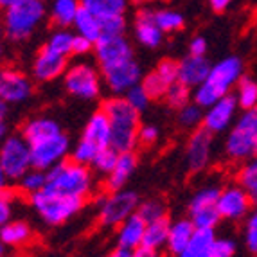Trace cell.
Masks as SVG:
<instances>
[{
  "mask_svg": "<svg viewBox=\"0 0 257 257\" xmlns=\"http://www.w3.org/2000/svg\"><path fill=\"white\" fill-rule=\"evenodd\" d=\"M104 111L111 124L110 148L117 153L133 151L139 144V111L126 101L124 95H113L103 103Z\"/></svg>",
  "mask_w": 257,
  "mask_h": 257,
  "instance_id": "6da1fadb",
  "label": "cell"
},
{
  "mask_svg": "<svg viewBox=\"0 0 257 257\" xmlns=\"http://www.w3.org/2000/svg\"><path fill=\"white\" fill-rule=\"evenodd\" d=\"M243 61L236 56L223 58L212 65L207 79L193 88V101L202 108H209L221 97L230 94V90L243 77Z\"/></svg>",
  "mask_w": 257,
  "mask_h": 257,
  "instance_id": "7a4b0ae2",
  "label": "cell"
},
{
  "mask_svg": "<svg viewBox=\"0 0 257 257\" xmlns=\"http://www.w3.org/2000/svg\"><path fill=\"white\" fill-rule=\"evenodd\" d=\"M47 187L67 196L85 200L94 189V175L88 166L63 160L47 171Z\"/></svg>",
  "mask_w": 257,
  "mask_h": 257,
  "instance_id": "3957f363",
  "label": "cell"
},
{
  "mask_svg": "<svg viewBox=\"0 0 257 257\" xmlns=\"http://www.w3.org/2000/svg\"><path fill=\"white\" fill-rule=\"evenodd\" d=\"M225 153L232 162H246L257 157V106L237 117L225 139Z\"/></svg>",
  "mask_w": 257,
  "mask_h": 257,
  "instance_id": "277c9868",
  "label": "cell"
},
{
  "mask_svg": "<svg viewBox=\"0 0 257 257\" xmlns=\"http://www.w3.org/2000/svg\"><path fill=\"white\" fill-rule=\"evenodd\" d=\"M45 13L47 11H45L43 0H22L13 8L6 9L2 17L6 36L13 42L27 40L42 24Z\"/></svg>",
  "mask_w": 257,
  "mask_h": 257,
  "instance_id": "5b68a950",
  "label": "cell"
},
{
  "mask_svg": "<svg viewBox=\"0 0 257 257\" xmlns=\"http://www.w3.org/2000/svg\"><path fill=\"white\" fill-rule=\"evenodd\" d=\"M83 203L85 200L67 196V194H61L49 187L42 189L40 193L31 196V205L36 210V214L52 227L74 218L81 210Z\"/></svg>",
  "mask_w": 257,
  "mask_h": 257,
  "instance_id": "8992f818",
  "label": "cell"
},
{
  "mask_svg": "<svg viewBox=\"0 0 257 257\" xmlns=\"http://www.w3.org/2000/svg\"><path fill=\"white\" fill-rule=\"evenodd\" d=\"M97 203H99V212H97L99 225L111 228V227H119L128 216H132L133 212H137V207L141 202H139V196L133 191H122L120 189V191L108 193Z\"/></svg>",
  "mask_w": 257,
  "mask_h": 257,
  "instance_id": "52a82bcc",
  "label": "cell"
},
{
  "mask_svg": "<svg viewBox=\"0 0 257 257\" xmlns=\"http://www.w3.org/2000/svg\"><path fill=\"white\" fill-rule=\"evenodd\" d=\"M0 166L8 173L9 180H18L33 167L31 144L20 135H9L0 146Z\"/></svg>",
  "mask_w": 257,
  "mask_h": 257,
  "instance_id": "ba28073f",
  "label": "cell"
},
{
  "mask_svg": "<svg viewBox=\"0 0 257 257\" xmlns=\"http://www.w3.org/2000/svg\"><path fill=\"white\" fill-rule=\"evenodd\" d=\"M63 83L67 92L77 99L92 101L101 94V76L97 69L88 63H76L65 70Z\"/></svg>",
  "mask_w": 257,
  "mask_h": 257,
  "instance_id": "9c48e42d",
  "label": "cell"
},
{
  "mask_svg": "<svg viewBox=\"0 0 257 257\" xmlns=\"http://www.w3.org/2000/svg\"><path fill=\"white\" fill-rule=\"evenodd\" d=\"M70 151V141L63 132L49 137L42 142H36L31 146V157H33V167L49 171L51 167L58 166L67 159Z\"/></svg>",
  "mask_w": 257,
  "mask_h": 257,
  "instance_id": "30bf717a",
  "label": "cell"
},
{
  "mask_svg": "<svg viewBox=\"0 0 257 257\" xmlns=\"http://www.w3.org/2000/svg\"><path fill=\"white\" fill-rule=\"evenodd\" d=\"M252 198L246 194L239 184H230L219 189V196L216 207L221 216V219L228 221H239L250 214V207H252Z\"/></svg>",
  "mask_w": 257,
  "mask_h": 257,
  "instance_id": "8fae6325",
  "label": "cell"
},
{
  "mask_svg": "<svg viewBox=\"0 0 257 257\" xmlns=\"http://www.w3.org/2000/svg\"><path fill=\"white\" fill-rule=\"evenodd\" d=\"M101 74H103V81L115 95H124L130 88L141 83L142 77L141 67L133 58L101 69Z\"/></svg>",
  "mask_w": 257,
  "mask_h": 257,
  "instance_id": "7c38bea8",
  "label": "cell"
},
{
  "mask_svg": "<svg viewBox=\"0 0 257 257\" xmlns=\"http://www.w3.org/2000/svg\"><path fill=\"white\" fill-rule=\"evenodd\" d=\"M33 94V81L17 69H0V99L6 103H24Z\"/></svg>",
  "mask_w": 257,
  "mask_h": 257,
  "instance_id": "4fadbf2b",
  "label": "cell"
},
{
  "mask_svg": "<svg viewBox=\"0 0 257 257\" xmlns=\"http://www.w3.org/2000/svg\"><path fill=\"white\" fill-rule=\"evenodd\" d=\"M237 101L236 95H225L219 101H216L214 104H210L209 108H205V115H203V128L209 130L212 135L214 133H221L234 124L237 113Z\"/></svg>",
  "mask_w": 257,
  "mask_h": 257,
  "instance_id": "5bb4252c",
  "label": "cell"
},
{
  "mask_svg": "<svg viewBox=\"0 0 257 257\" xmlns=\"http://www.w3.org/2000/svg\"><path fill=\"white\" fill-rule=\"evenodd\" d=\"M95 58L99 61L101 69H106L111 65L120 63V61L132 60L133 51L132 45L124 36H101L94 45Z\"/></svg>",
  "mask_w": 257,
  "mask_h": 257,
  "instance_id": "9a60e30c",
  "label": "cell"
},
{
  "mask_svg": "<svg viewBox=\"0 0 257 257\" xmlns=\"http://www.w3.org/2000/svg\"><path fill=\"white\" fill-rule=\"evenodd\" d=\"M212 155V133L207 128H200L189 137L185 160L191 171H202L209 166Z\"/></svg>",
  "mask_w": 257,
  "mask_h": 257,
  "instance_id": "2e32d148",
  "label": "cell"
},
{
  "mask_svg": "<svg viewBox=\"0 0 257 257\" xmlns=\"http://www.w3.org/2000/svg\"><path fill=\"white\" fill-rule=\"evenodd\" d=\"M65 70H67V56L58 54L49 47L40 49L33 61V77L40 83L54 81L63 76Z\"/></svg>",
  "mask_w": 257,
  "mask_h": 257,
  "instance_id": "e0dca14e",
  "label": "cell"
},
{
  "mask_svg": "<svg viewBox=\"0 0 257 257\" xmlns=\"http://www.w3.org/2000/svg\"><path fill=\"white\" fill-rule=\"evenodd\" d=\"M210 69L212 65L209 63L205 56L189 54L182 61H178V81L187 85L189 88H196L207 79Z\"/></svg>",
  "mask_w": 257,
  "mask_h": 257,
  "instance_id": "ac0fdd59",
  "label": "cell"
},
{
  "mask_svg": "<svg viewBox=\"0 0 257 257\" xmlns=\"http://www.w3.org/2000/svg\"><path fill=\"white\" fill-rule=\"evenodd\" d=\"M144 232H146V221L139 212H133L117 227V244L120 248L133 252L144 241Z\"/></svg>",
  "mask_w": 257,
  "mask_h": 257,
  "instance_id": "d6986e66",
  "label": "cell"
},
{
  "mask_svg": "<svg viewBox=\"0 0 257 257\" xmlns=\"http://www.w3.org/2000/svg\"><path fill=\"white\" fill-rule=\"evenodd\" d=\"M85 141L92 142L94 146H97L99 150L103 148H110L111 142V124L108 115L103 110L95 111L94 115L88 119L85 130H83V137Z\"/></svg>",
  "mask_w": 257,
  "mask_h": 257,
  "instance_id": "ffe728a7",
  "label": "cell"
},
{
  "mask_svg": "<svg viewBox=\"0 0 257 257\" xmlns=\"http://www.w3.org/2000/svg\"><path fill=\"white\" fill-rule=\"evenodd\" d=\"M137 169V157L133 151H126V153H119L115 167L111 169V173L106 176V191L113 193V191H120L124 187L126 182L132 178V175Z\"/></svg>",
  "mask_w": 257,
  "mask_h": 257,
  "instance_id": "44dd1931",
  "label": "cell"
},
{
  "mask_svg": "<svg viewBox=\"0 0 257 257\" xmlns=\"http://www.w3.org/2000/svg\"><path fill=\"white\" fill-rule=\"evenodd\" d=\"M58 133H61L60 124L51 117H35L22 126V137L26 139L31 146L49 137H54Z\"/></svg>",
  "mask_w": 257,
  "mask_h": 257,
  "instance_id": "7402d4cb",
  "label": "cell"
},
{
  "mask_svg": "<svg viewBox=\"0 0 257 257\" xmlns=\"http://www.w3.org/2000/svg\"><path fill=\"white\" fill-rule=\"evenodd\" d=\"M135 36H137L139 43L148 49L159 47L164 40V33L159 29V26L151 18L150 9H144L137 15V22H135Z\"/></svg>",
  "mask_w": 257,
  "mask_h": 257,
  "instance_id": "603a6c76",
  "label": "cell"
},
{
  "mask_svg": "<svg viewBox=\"0 0 257 257\" xmlns=\"http://www.w3.org/2000/svg\"><path fill=\"white\" fill-rule=\"evenodd\" d=\"M35 232L31 228L29 223L20 221V219H9L6 225L0 227V241L6 246H26L33 241Z\"/></svg>",
  "mask_w": 257,
  "mask_h": 257,
  "instance_id": "cb8c5ba5",
  "label": "cell"
},
{
  "mask_svg": "<svg viewBox=\"0 0 257 257\" xmlns=\"http://www.w3.org/2000/svg\"><path fill=\"white\" fill-rule=\"evenodd\" d=\"M194 230H196V227H194V223L191 221V218L189 219L182 218V219L173 221L171 225H169V234H167L166 248L171 253H175V255H178V253L189 244Z\"/></svg>",
  "mask_w": 257,
  "mask_h": 257,
  "instance_id": "d4e9b609",
  "label": "cell"
},
{
  "mask_svg": "<svg viewBox=\"0 0 257 257\" xmlns=\"http://www.w3.org/2000/svg\"><path fill=\"white\" fill-rule=\"evenodd\" d=\"M214 241V228H196L189 244L176 257H212Z\"/></svg>",
  "mask_w": 257,
  "mask_h": 257,
  "instance_id": "484cf974",
  "label": "cell"
},
{
  "mask_svg": "<svg viewBox=\"0 0 257 257\" xmlns=\"http://www.w3.org/2000/svg\"><path fill=\"white\" fill-rule=\"evenodd\" d=\"M81 9L79 0H54L51 6V22L58 29H67L74 24L77 13Z\"/></svg>",
  "mask_w": 257,
  "mask_h": 257,
  "instance_id": "4316f807",
  "label": "cell"
},
{
  "mask_svg": "<svg viewBox=\"0 0 257 257\" xmlns=\"http://www.w3.org/2000/svg\"><path fill=\"white\" fill-rule=\"evenodd\" d=\"M72 26L76 29V35L85 36L86 40H90L94 43L103 36V20L90 11H86L85 8L79 9Z\"/></svg>",
  "mask_w": 257,
  "mask_h": 257,
  "instance_id": "83f0119b",
  "label": "cell"
},
{
  "mask_svg": "<svg viewBox=\"0 0 257 257\" xmlns=\"http://www.w3.org/2000/svg\"><path fill=\"white\" fill-rule=\"evenodd\" d=\"M81 8L94 13L101 20L110 17H122L126 11V0H79Z\"/></svg>",
  "mask_w": 257,
  "mask_h": 257,
  "instance_id": "f1b7e54d",
  "label": "cell"
},
{
  "mask_svg": "<svg viewBox=\"0 0 257 257\" xmlns=\"http://www.w3.org/2000/svg\"><path fill=\"white\" fill-rule=\"evenodd\" d=\"M169 219L162 218L157 219V221L146 223V232H144V241L142 244L144 246H150V248L160 250L167 244V234H169Z\"/></svg>",
  "mask_w": 257,
  "mask_h": 257,
  "instance_id": "f546056e",
  "label": "cell"
},
{
  "mask_svg": "<svg viewBox=\"0 0 257 257\" xmlns=\"http://www.w3.org/2000/svg\"><path fill=\"white\" fill-rule=\"evenodd\" d=\"M151 18L159 26V29L164 35L167 33H178L180 29H184L185 18L182 17V13L175 11V9H150Z\"/></svg>",
  "mask_w": 257,
  "mask_h": 257,
  "instance_id": "4dcf8cb0",
  "label": "cell"
},
{
  "mask_svg": "<svg viewBox=\"0 0 257 257\" xmlns=\"http://www.w3.org/2000/svg\"><path fill=\"white\" fill-rule=\"evenodd\" d=\"M45 187H47V171H42L36 167H31L26 175H22L18 178V189L29 198Z\"/></svg>",
  "mask_w": 257,
  "mask_h": 257,
  "instance_id": "1f68e13d",
  "label": "cell"
},
{
  "mask_svg": "<svg viewBox=\"0 0 257 257\" xmlns=\"http://www.w3.org/2000/svg\"><path fill=\"white\" fill-rule=\"evenodd\" d=\"M237 184L246 191L252 202L257 203V157L246 160L237 173Z\"/></svg>",
  "mask_w": 257,
  "mask_h": 257,
  "instance_id": "d6a6232c",
  "label": "cell"
},
{
  "mask_svg": "<svg viewBox=\"0 0 257 257\" xmlns=\"http://www.w3.org/2000/svg\"><path fill=\"white\" fill-rule=\"evenodd\" d=\"M236 101L241 110H252L257 106V81L250 77H241L236 85Z\"/></svg>",
  "mask_w": 257,
  "mask_h": 257,
  "instance_id": "836d02e7",
  "label": "cell"
},
{
  "mask_svg": "<svg viewBox=\"0 0 257 257\" xmlns=\"http://www.w3.org/2000/svg\"><path fill=\"white\" fill-rule=\"evenodd\" d=\"M189 218L196 228H216V225L221 221V216H219L216 205L189 209Z\"/></svg>",
  "mask_w": 257,
  "mask_h": 257,
  "instance_id": "e575fe53",
  "label": "cell"
},
{
  "mask_svg": "<svg viewBox=\"0 0 257 257\" xmlns=\"http://www.w3.org/2000/svg\"><path fill=\"white\" fill-rule=\"evenodd\" d=\"M74 36L70 31L67 29H58L54 31L51 36H49L47 43H45V47H49L51 51L58 52L61 56H67L69 58L72 54V43H74Z\"/></svg>",
  "mask_w": 257,
  "mask_h": 257,
  "instance_id": "d590c367",
  "label": "cell"
},
{
  "mask_svg": "<svg viewBox=\"0 0 257 257\" xmlns=\"http://www.w3.org/2000/svg\"><path fill=\"white\" fill-rule=\"evenodd\" d=\"M191 97H193V92H191V88H189L187 85H184L182 81H176V83H173V85H169L166 95H164L166 103L171 108H178V110H180L182 106H185L187 103H191Z\"/></svg>",
  "mask_w": 257,
  "mask_h": 257,
  "instance_id": "8d00e7d4",
  "label": "cell"
},
{
  "mask_svg": "<svg viewBox=\"0 0 257 257\" xmlns=\"http://www.w3.org/2000/svg\"><path fill=\"white\" fill-rule=\"evenodd\" d=\"M203 115H205L203 108L193 101L178 110V122L182 128H196L198 124L203 122Z\"/></svg>",
  "mask_w": 257,
  "mask_h": 257,
  "instance_id": "74e56055",
  "label": "cell"
},
{
  "mask_svg": "<svg viewBox=\"0 0 257 257\" xmlns=\"http://www.w3.org/2000/svg\"><path fill=\"white\" fill-rule=\"evenodd\" d=\"M137 212L144 218V221H157V219L166 218V205H164L162 200H157V198H151L146 202L139 203Z\"/></svg>",
  "mask_w": 257,
  "mask_h": 257,
  "instance_id": "f35d334b",
  "label": "cell"
},
{
  "mask_svg": "<svg viewBox=\"0 0 257 257\" xmlns=\"http://www.w3.org/2000/svg\"><path fill=\"white\" fill-rule=\"evenodd\" d=\"M117 159H119V153H117L113 148H103V150H99L97 157L94 159L92 162V167H94L95 171L101 173V175H110L111 169L115 167Z\"/></svg>",
  "mask_w": 257,
  "mask_h": 257,
  "instance_id": "ab89813d",
  "label": "cell"
},
{
  "mask_svg": "<svg viewBox=\"0 0 257 257\" xmlns=\"http://www.w3.org/2000/svg\"><path fill=\"white\" fill-rule=\"evenodd\" d=\"M97 153H99L97 146H94L92 142L81 139L72 150V160L77 164H83V166H92V162H94V159L97 157Z\"/></svg>",
  "mask_w": 257,
  "mask_h": 257,
  "instance_id": "60d3db41",
  "label": "cell"
},
{
  "mask_svg": "<svg viewBox=\"0 0 257 257\" xmlns=\"http://www.w3.org/2000/svg\"><path fill=\"white\" fill-rule=\"evenodd\" d=\"M142 86L146 88L148 95H150L151 99H160L166 95L167 88H169V85H167L166 81H164L162 77L159 76V74L155 72H150L144 79H142Z\"/></svg>",
  "mask_w": 257,
  "mask_h": 257,
  "instance_id": "b9f144b4",
  "label": "cell"
},
{
  "mask_svg": "<svg viewBox=\"0 0 257 257\" xmlns=\"http://www.w3.org/2000/svg\"><path fill=\"white\" fill-rule=\"evenodd\" d=\"M124 97H126V101L139 111V113L146 110L151 103V97L148 95L146 88L142 86V83H139V85H135L133 88H130V90L124 94Z\"/></svg>",
  "mask_w": 257,
  "mask_h": 257,
  "instance_id": "7bdbcfd3",
  "label": "cell"
},
{
  "mask_svg": "<svg viewBox=\"0 0 257 257\" xmlns=\"http://www.w3.org/2000/svg\"><path fill=\"white\" fill-rule=\"evenodd\" d=\"M244 244L250 253L257 255V207L246 216L244 223Z\"/></svg>",
  "mask_w": 257,
  "mask_h": 257,
  "instance_id": "ee69618b",
  "label": "cell"
},
{
  "mask_svg": "<svg viewBox=\"0 0 257 257\" xmlns=\"http://www.w3.org/2000/svg\"><path fill=\"white\" fill-rule=\"evenodd\" d=\"M155 72L159 74V76L162 77L167 85H173V83L178 81V61H175V60H162L159 65H157Z\"/></svg>",
  "mask_w": 257,
  "mask_h": 257,
  "instance_id": "f6af8a7d",
  "label": "cell"
},
{
  "mask_svg": "<svg viewBox=\"0 0 257 257\" xmlns=\"http://www.w3.org/2000/svg\"><path fill=\"white\" fill-rule=\"evenodd\" d=\"M124 29V17H110L103 20V36H120Z\"/></svg>",
  "mask_w": 257,
  "mask_h": 257,
  "instance_id": "bcb514c9",
  "label": "cell"
},
{
  "mask_svg": "<svg viewBox=\"0 0 257 257\" xmlns=\"http://www.w3.org/2000/svg\"><path fill=\"white\" fill-rule=\"evenodd\" d=\"M236 253V243L225 237H216L212 244V257H234Z\"/></svg>",
  "mask_w": 257,
  "mask_h": 257,
  "instance_id": "7dc6e473",
  "label": "cell"
},
{
  "mask_svg": "<svg viewBox=\"0 0 257 257\" xmlns=\"http://www.w3.org/2000/svg\"><path fill=\"white\" fill-rule=\"evenodd\" d=\"M159 137H160V132L157 126L142 124L139 128V144H142V146H153V144H157Z\"/></svg>",
  "mask_w": 257,
  "mask_h": 257,
  "instance_id": "c3c4849f",
  "label": "cell"
},
{
  "mask_svg": "<svg viewBox=\"0 0 257 257\" xmlns=\"http://www.w3.org/2000/svg\"><path fill=\"white\" fill-rule=\"evenodd\" d=\"M13 205H11V194L8 191H0V227L11 219Z\"/></svg>",
  "mask_w": 257,
  "mask_h": 257,
  "instance_id": "681fc988",
  "label": "cell"
},
{
  "mask_svg": "<svg viewBox=\"0 0 257 257\" xmlns=\"http://www.w3.org/2000/svg\"><path fill=\"white\" fill-rule=\"evenodd\" d=\"M94 45L95 43L90 42V40H86L85 36L76 35L74 36V43H72V54L74 56H85L90 51H94Z\"/></svg>",
  "mask_w": 257,
  "mask_h": 257,
  "instance_id": "f907efd6",
  "label": "cell"
},
{
  "mask_svg": "<svg viewBox=\"0 0 257 257\" xmlns=\"http://www.w3.org/2000/svg\"><path fill=\"white\" fill-rule=\"evenodd\" d=\"M207 52V40L203 36H194L189 42V54L193 56H205Z\"/></svg>",
  "mask_w": 257,
  "mask_h": 257,
  "instance_id": "816d5d0a",
  "label": "cell"
},
{
  "mask_svg": "<svg viewBox=\"0 0 257 257\" xmlns=\"http://www.w3.org/2000/svg\"><path fill=\"white\" fill-rule=\"evenodd\" d=\"M133 257H160V253H159V250L150 248V246H144V244H141L139 248L133 250Z\"/></svg>",
  "mask_w": 257,
  "mask_h": 257,
  "instance_id": "f5cc1de1",
  "label": "cell"
},
{
  "mask_svg": "<svg viewBox=\"0 0 257 257\" xmlns=\"http://www.w3.org/2000/svg\"><path fill=\"white\" fill-rule=\"evenodd\" d=\"M230 4H232V0H209L210 9L216 11V13H223V11H227Z\"/></svg>",
  "mask_w": 257,
  "mask_h": 257,
  "instance_id": "db71d44e",
  "label": "cell"
},
{
  "mask_svg": "<svg viewBox=\"0 0 257 257\" xmlns=\"http://www.w3.org/2000/svg\"><path fill=\"white\" fill-rule=\"evenodd\" d=\"M106 257H133V252L132 250H126V248H115L113 252H110Z\"/></svg>",
  "mask_w": 257,
  "mask_h": 257,
  "instance_id": "11a10c76",
  "label": "cell"
},
{
  "mask_svg": "<svg viewBox=\"0 0 257 257\" xmlns=\"http://www.w3.org/2000/svg\"><path fill=\"white\" fill-rule=\"evenodd\" d=\"M6 117H8V103L0 99V126L6 124Z\"/></svg>",
  "mask_w": 257,
  "mask_h": 257,
  "instance_id": "9f6ffc18",
  "label": "cell"
},
{
  "mask_svg": "<svg viewBox=\"0 0 257 257\" xmlns=\"http://www.w3.org/2000/svg\"><path fill=\"white\" fill-rule=\"evenodd\" d=\"M8 182H9L8 173L4 171V167L0 166V191H6V187H8Z\"/></svg>",
  "mask_w": 257,
  "mask_h": 257,
  "instance_id": "6f0895ef",
  "label": "cell"
},
{
  "mask_svg": "<svg viewBox=\"0 0 257 257\" xmlns=\"http://www.w3.org/2000/svg\"><path fill=\"white\" fill-rule=\"evenodd\" d=\"M18 2H22V0H0V11L4 13L6 9L13 8V6L18 4Z\"/></svg>",
  "mask_w": 257,
  "mask_h": 257,
  "instance_id": "680465c9",
  "label": "cell"
},
{
  "mask_svg": "<svg viewBox=\"0 0 257 257\" xmlns=\"http://www.w3.org/2000/svg\"><path fill=\"white\" fill-rule=\"evenodd\" d=\"M6 141V124L0 126V146H2V142Z\"/></svg>",
  "mask_w": 257,
  "mask_h": 257,
  "instance_id": "91938a15",
  "label": "cell"
},
{
  "mask_svg": "<svg viewBox=\"0 0 257 257\" xmlns=\"http://www.w3.org/2000/svg\"><path fill=\"white\" fill-rule=\"evenodd\" d=\"M2 36H6V29H4V22L0 20V38H2Z\"/></svg>",
  "mask_w": 257,
  "mask_h": 257,
  "instance_id": "94428289",
  "label": "cell"
},
{
  "mask_svg": "<svg viewBox=\"0 0 257 257\" xmlns=\"http://www.w3.org/2000/svg\"><path fill=\"white\" fill-rule=\"evenodd\" d=\"M4 246H6V244L2 243V241H0V257L4 255Z\"/></svg>",
  "mask_w": 257,
  "mask_h": 257,
  "instance_id": "6125c7cd",
  "label": "cell"
},
{
  "mask_svg": "<svg viewBox=\"0 0 257 257\" xmlns=\"http://www.w3.org/2000/svg\"><path fill=\"white\" fill-rule=\"evenodd\" d=\"M139 2H153V0H139Z\"/></svg>",
  "mask_w": 257,
  "mask_h": 257,
  "instance_id": "be15d7a7",
  "label": "cell"
},
{
  "mask_svg": "<svg viewBox=\"0 0 257 257\" xmlns=\"http://www.w3.org/2000/svg\"><path fill=\"white\" fill-rule=\"evenodd\" d=\"M0 56H2V45H0Z\"/></svg>",
  "mask_w": 257,
  "mask_h": 257,
  "instance_id": "e7e4bbea",
  "label": "cell"
}]
</instances>
